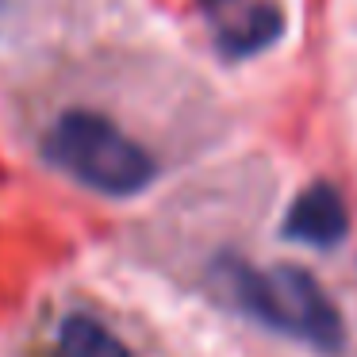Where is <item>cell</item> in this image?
Wrapping results in <instances>:
<instances>
[{
  "label": "cell",
  "instance_id": "6da1fadb",
  "mask_svg": "<svg viewBox=\"0 0 357 357\" xmlns=\"http://www.w3.org/2000/svg\"><path fill=\"white\" fill-rule=\"evenodd\" d=\"M211 273L227 292V300L242 315L261 323L265 331L303 342L326 357L346 349V319L307 269H300V265L261 269L238 254H219L211 261Z\"/></svg>",
  "mask_w": 357,
  "mask_h": 357
},
{
  "label": "cell",
  "instance_id": "7a4b0ae2",
  "mask_svg": "<svg viewBox=\"0 0 357 357\" xmlns=\"http://www.w3.org/2000/svg\"><path fill=\"white\" fill-rule=\"evenodd\" d=\"M43 154L58 173L112 200L139 196L158 181L154 154L100 112H62L43 139Z\"/></svg>",
  "mask_w": 357,
  "mask_h": 357
},
{
  "label": "cell",
  "instance_id": "3957f363",
  "mask_svg": "<svg viewBox=\"0 0 357 357\" xmlns=\"http://www.w3.org/2000/svg\"><path fill=\"white\" fill-rule=\"evenodd\" d=\"M196 8L227 62L265 54L284 35V8L277 0H196Z\"/></svg>",
  "mask_w": 357,
  "mask_h": 357
},
{
  "label": "cell",
  "instance_id": "277c9868",
  "mask_svg": "<svg viewBox=\"0 0 357 357\" xmlns=\"http://www.w3.org/2000/svg\"><path fill=\"white\" fill-rule=\"evenodd\" d=\"M349 234V204L334 181H311L280 219V238L311 250H334Z\"/></svg>",
  "mask_w": 357,
  "mask_h": 357
},
{
  "label": "cell",
  "instance_id": "5b68a950",
  "mask_svg": "<svg viewBox=\"0 0 357 357\" xmlns=\"http://www.w3.org/2000/svg\"><path fill=\"white\" fill-rule=\"evenodd\" d=\"M58 357H135V354L96 315L73 311L58 323Z\"/></svg>",
  "mask_w": 357,
  "mask_h": 357
}]
</instances>
